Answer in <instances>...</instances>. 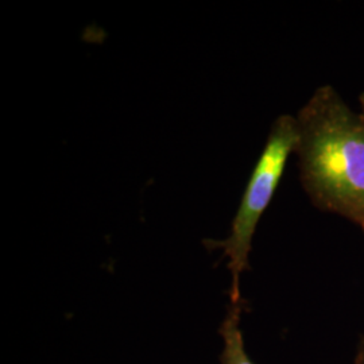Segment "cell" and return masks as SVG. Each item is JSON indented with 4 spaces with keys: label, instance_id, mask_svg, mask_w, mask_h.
I'll use <instances>...</instances> for the list:
<instances>
[{
    "label": "cell",
    "instance_id": "5b68a950",
    "mask_svg": "<svg viewBox=\"0 0 364 364\" xmlns=\"http://www.w3.org/2000/svg\"><path fill=\"white\" fill-rule=\"evenodd\" d=\"M359 105H360V114L364 117V92L359 96Z\"/></svg>",
    "mask_w": 364,
    "mask_h": 364
},
{
    "label": "cell",
    "instance_id": "3957f363",
    "mask_svg": "<svg viewBox=\"0 0 364 364\" xmlns=\"http://www.w3.org/2000/svg\"><path fill=\"white\" fill-rule=\"evenodd\" d=\"M243 311V301L231 304L227 316L220 326V335L224 340L221 352V364H254L248 358L245 348V340L240 329V316Z\"/></svg>",
    "mask_w": 364,
    "mask_h": 364
},
{
    "label": "cell",
    "instance_id": "277c9868",
    "mask_svg": "<svg viewBox=\"0 0 364 364\" xmlns=\"http://www.w3.org/2000/svg\"><path fill=\"white\" fill-rule=\"evenodd\" d=\"M355 364H364V338L359 343L356 356H355Z\"/></svg>",
    "mask_w": 364,
    "mask_h": 364
},
{
    "label": "cell",
    "instance_id": "6da1fadb",
    "mask_svg": "<svg viewBox=\"0 0 364 364\" xmlns=\"http://www.w3.org/2000/svg\"><path fill=\"white\" fill-rule=\"evenodd\" d=\"M299 180L313 205L364 234V117L332 85L317 88L296 117Z\"/></svg>",
    "mask_w": 364,
    "mask_h": 364
},
{
    "label": "cell",
    "instance_id": "7a4b0ae2",
    "mask_svg": "<svg viewBox=\"0 0 364 364\" xmlns=\"http://www.w3.org/2000/svg\"><path fill=\"white\" fill-rule=\"evenodd\" d=\"M297 144L296 117L281 115L272 126L267 141L242 196L236 210L231 234L220 242H210V247L221 248L228 258L232 277L230 290L231 304L242 302L240 277L247 270L252 237L262 215L269 208L274 193L285 171L287 159Z\"/></svg>",
    "mask_w": 364,
    "mask_h": 364
}]
</instances>
